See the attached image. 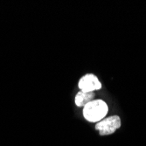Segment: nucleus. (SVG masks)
<instances>
[{
    "label": "nucleus",
    "instance_id": "f257e3e1",
    "mask_svg": "<svg viewBox=\"0 0 146 146\" xmlns=\"http://www.w3.org/2000/svg\"><path fill=\"white\" fill-rule=\"evenodd\" d=\"M109 107L103 100H93L83 107V116L90 123H98L105 118Z\"/></svg>",
    "mask_w": 146,
    "mask_h": 146
},
{
    "label": "nucleus",
    "instance_id": "f03ea898",
    "mask_svg": "<svg viewBox=\"0 0 146 146\" xmlns=\"http://www.w3.org/2000/svg\"><path fill=\"white\" fill-rule=\"evenodd\" d=\"M120 127L121 118L115 115L104 118L102 121L96 123V129L99 131V134L101 136H107L113 134Z\"/></svg>",
    "mask_w": 146,
    "mask_h": 146
},
{
    "label": "nucleus",
    "instance_id": "7ed1b4c3",
    "mask_svg": "<svg viewBox=\"0 0 146 146\" xmlns=\"http://www.w3.org/2000/svg\"><path fill=\"white\" fill-rule=\"evenodd\" d=\"M78 87L83 92H94L102 88V83L97 76L93 74H87L80 79Z\"/></svg>",
    "mask_w": 146,
    "mask_h": 146
},
{
    "label": "nucleus",
    "instance_id": "20e7f679",
    "mask_svg": "<svg viewBox=\"0 0 146 146\" xmlns=\"http://www.w3.org/2000/svg\"><path fill=\"white\" fill-rule=\"evenodd\" d=\"M96 96L95 92H83L79 91L74 98V103L77 107H84L86 104L94 100Z\"/></svg>",
    "mask_w": 146,
    "mask_h": 146
}]
</instances>
